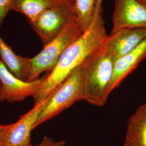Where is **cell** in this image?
<instances>
[{
  "label": "cell",
  "mask_w": 146,
  "mask_h": 146,
  "mask_svg": "<svg viewBox=\"0 0 146 146\" xmlns=\"http://www.w3.org/2000/svg\"><path fill=\"white\" fill-rule=\"evenodd\" d=\"M102 0H98L94 20L88 29L63 52L33 98L34 105L47 99L73 71L96 52L108 36L102 15Z\"/></svg>",
  "instance_id": "cell-1"
},
{
  "label": "cell",
  "mask_w": 146,
  "mask_h": 146,
  "mask_svg": "<svg viewBox=\"0 0 146 146\" xmlns=\"http://www.w3.org/2000/svg\"><path fill=\"white\" fill-rule=\"evenodd\" d=\"M115 61L102 48L82 64L84 101L96 107H102L110 96Z\"/></svg>",
  "instance_id": "cell-2"
},
{
  "label": "cell",
  "mask_w": 146,
  "mask_h": 146,
  "mask_svg": "<svg viewBox=\"0 0 146 146\" xmlns=\"http://www.w3.org/2000/svg\"><path fill=\"white\" fill-rule=\"evenodd\" d=\"M82 64L72 72L47 98L36 127L52 119L76 102L84 101Z\"/></svg>",
  "instance_id": "cell-3"
},
{
  "label": "cell",
  "mask_w": 146,
  "mask_h": 146,
  "mask_svg": "<svg viewBox=\"0 0 146 146\" xmlns=\"http://www.w3.org/2000/svg\"><path fill=\"white\" fill-rule=\"evenodd\" d=\"M83 33L76 19L69 23L58 36L43 47L36 56L31 58L30 72L27 81L36 80L43 72H50L66 49Z\"/></svg>",
  "instance_id": "cell-4"
},
{
  "label": "cell",
  "mask_w": 146,
  "mask_h": 146,
  "mask_svg": "<svg viewBox=\"0 0 146 146\" xmlns=\"http://www.w3.org/2000/svg\"><path fill=\"white\" fill-rule=\"evenodd\" d=\"M75 19L73 0H62L36 18L28 21L44 47Z\"/></svg>",
  "instance_id": "cell-5"
},
{
  "label": "cell",
  "mask_w": 146,
  "mask_h": 146,
  "mask_svg": "<svg viewBox=\"0 0 146 146\" xmlns=\"http://www.w3.org/2000/svg\"><path fill=\"white\" fill-rule=\"evenodd\" d=\"M44 76L27 81L18 78L0 60V101L16 102L34 97L42 86Z\"/></svg>",
  "instance_id": "cell-6"
},
{
  "label": "cell",
  "mask_w": 146,
  "mask_h": 146,
  "mask_svg": "<svg viewBox=\"0 0 146 146\" xmlns=\"http://www.w3.org/2000/svg\"><path fill=\"white\" fill-rule=\"evenodd\" d=\"M47 100L35 104L31 110L20 116L16 122L8 125L2 146H33L31 131L36 128L37 121Z\"/></svg>",
  "instance_id": "cell-7"
},
{
  "label": "cell",
  "mask_w": 146,
  "mask_h": 146,
  "mask_svg": "<svg viewBox=\"0 0 146 146\" xmlns=\"http://www.w3.org/2000/svg\"><path fill=\"white\" fill-rule=\"evenodd\" d=\"M146 38V28L122 29L111 32L102 48L115 62L134 50Z\"/></svg>",
  "instance_id": "cell-8"
},
{
  "label": "cell",
  "mask_w": 146,
  "mask_h": 146,
  "mask_svg": "<svg viewBox=\"0 0 146 146\" xmlns=\"http://www.w3.org/2000/svg\"><path fill=\"white\" fill-rule=\"evenodd\" d=\"M111 32L146 28V7L139 0H116Z\"/></svg>",
  "instance_id": "cell-9"
},
{
  "label": "cell",
  "mask_w": 146,
  "mask_h": 146,
  "mask_svg": "<svg viewBox=\"0 0 146 146\" xmlns=\"http://www.w3.org/2000/svg\"><path fill=\"white\" fill-rule=\"evenodd\" d=\"M145 58L146 38L134 50L115 61L113 76L110 86V93L117 88Z\"/></svg>",
  "instance_id": "cell-10"
},
{
  "label": "cell",
  "mask_w": 146,
  "mask_h": 146,
  "mask_svg": "<svg viewBox=\"0 0 146 146\" xmlns=\"http://www.w3.org/2000/svg\"><path fill=\"white\" fill-rule=\"evenodd\" d=\"M124 146H146V102L128 121Z\"/></svg>",
  "instance_id": "cell-11"
},
{
  "label": "cell",
  "mask_w": 146,
  "mask_h": 146,
  "mask_svg": "<svg viewBox=\"0 0 146 146\" xmlns=\"http://www.w3.org/2000/svg\"><path fill=\"white\" fill-rule=\"evenodd\" d=\"M1 60L18 78L27 81L30 72L31 58L17 55L0 37Z\"/></svg>",
  "instance_id": "cell-12"
},
{
  "label": "cell",
  "mask_w": 146,
  "mask_h": 146,
  "mask_svg": "<svg viewBox=\"0 0 146 146\" xmlns=\"http://www.w3.org/2000/svg\"><path fill=\"white\" fill-rule=\"evenodd\" d=\"M62 0H11V11L23 14L28 21L44 11L57 5Z\"/></svg>",
  "instance_id": "cell-13"
},
{
  "label": "cell",
  "mask_w": 146,
  "mask_h": 146,
  "mask_svg": "<svg viewBox=\"0 0 146 146\" xmlns=\"http://www.w3.org/2000/svg\"><path fill=\"white\" fill-rule=\"evenodd\" d=\"M73 2L77 21L84 32L93 22L98 0H73Z\"/></svg>",
  "instance_id": "cell-14"
},
{
  "label": "cell",
  "mask_w": 146,
  "mask_h": 146,
  "mask_svg": "<svg viewBox=\"0 0 146 146\" xmlns=\"http://www.w3.org/2000/svg\"><path fill=\"white\" fill-rule=\"evenodd\" d=\"M11 11V0H0V28L6 16Z\"/></svg>",
  "instance_id": "cell-15"
},
{
  "label": "cell",
  "mask_w": 146,
  "mask_h": 146,
  "mask_svg": "<svg viewBox=\"0 0 146 146\" xmlns=\"http://www.w3.org/2000/svg\"><path fill=\"white\" fill-rule=\"evenodd\" d=\"M36 146H66V142L64 141H54L50 137L44 136Z\"/></svg>",
  "instance_id": "cell-16"
},
{
  "label": "cell",
  "mask_w": 146,
  "mask_h": 146,
  "mask_svg": "<svg viewBox=\"0 0 146 146\" xmlns=\"http://www.w3.org/2000/svg\"><path fill=\"white\" fill-rule=\"evenodd\" d=\"M8 125H3L0 123V146H2L3 143V137L5 133V131L8 128Z\"/></svg>",
  "instance_id": "cell-17"
},
{
  "label": "cell",
  "mask_w": 146,
  "mask_h": 146,
  "mask_svg": "<svg viewBox=\"0 0 146 146\" xmlns=\"http://www.w3.org/2000/svg\"><path fill=\"white\" fill-rule=\"evenodd\" d=\"M143 5H145L146 7V0H144V1H143Z\"/></svg>",
  "instance_id": "cell-18"
},
{
  "label": "cell",
  "mask_w": 146,
  "mask_h": 146,
  "mask_svg": "<svg viewBox=\"0 0 146 146\" xmlns=\"http://www.w3.org/2000/svg\"><path fill=\"white\" fill-rule=\"evenodd\" d=\"M139 1H140L141 3H142L143 4V1H144V0H139Z\"/></svg>",
  "instance_id": "cell-19"
}]
</instances>
